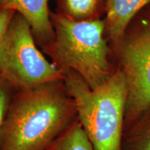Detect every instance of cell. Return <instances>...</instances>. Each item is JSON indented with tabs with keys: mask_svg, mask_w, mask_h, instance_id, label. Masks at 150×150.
<instances>
[{
	"mask_svg": "<svg viewBox=\"0 0 150 150\" xmlns=\"http://www.w3.org/2000/svg\"><path fill=\"white\" fill-rule=\"evenodd\" d=\"M75 115L63 80L18 91L6 117L0 150H47Z\"/></svg>",
	"mask_w": 150,
	"mask_h": 150,
	"instance_id": "1",
	"label": "cell"
},
{
	"mask_svg": "<svg viewBox=\"0 0 150 150\" xmlns=\"http://www.w3.org/2000/svg\"><path fill=\"white\" fill-rule=\"evenodd\" d=\"M63 83L94 150H120L128 94L122 71L116 67L107 80L92 89L77 73L65 70Z\"/></svg>",
	"mask_w": 150,
	"mask_h": 150,
	"instance_id": "2",
	"label": "cell"
},
{
	"mask_svg": "<svg viewBox=\"0 0 150 150\" xmlns=\"http://www.w3.org/2000/svg\"><path fill=\"white\" fill-rule=\"evenodd\" d=\"M53 39L41 47L42 52L63 71L72 70L92 89L115 72L112 52L105 35L104 18L74 21L51 11Z\"/></svg>",
	"mask_w": 150,
	"mask_h": 150,
	"instance_id": "3",
	"label": "cell"
},
{
	"mask_svg": "<svg viewBox=\"0 0 150 150\" xmlns=\"http://www.w3.org/2000/svg\"><path fill=\"white\" fill-rule=\"evenodd\" d=\"M31 26L16 12L0 47V74L15 89L26 91L63 81L64 71L38 47Z\"/></svg>",
	"mask_w": 150,
	"mask_h": 150,
	"instance_id": "4",
	"label": "cell"
},
{
	"mask_svg": "<svg viewBox=\"0 0 150 150\" xmlns=\"http://www.w3.org/2000/svg\"><path fill=\"white\" fill-rule=\"evenodd\" d=\"M112 52L127 83L125 130L150 106V4L134 17Z\"/></svg>",
	"mask_w": 150,
	"mask_h": 150,
	"instance_id": "5",
	"label": "cell"
},
{
	"mask_svg": "<svg viewBox=\"0 0 150 150\" xmlns=\"http://www.w3.org/2000/svg\"><path fill=\"white\" fill-rule=\"evenodd\" d=\"M51 0H0V11L13 10L24 17L31 26L38 47L53 39L54 30L51 20Z\"/></svg>",
	"mask_w": 150,
	"mask_h": 150,
	"instance_id": "6",
	"label": "cell"
},
{
	"mask_svg": "<svg viewBox=\"0 0 150 150\" xmlns=\"http://www.w3.org/2000/svg\"><path fill=\"white\" fill-rule=\"evenodd\" d=\"M149 4L150 0H106L105 35L111 50L120 42L134 17Z\"/></svg>",
	"mask_w": 150,
	"mask_h": 150,
	"instance_id": "7",
	"label": "cell"
},
{
	"mask_svg": "<svg viewBox=\"0 0 150 150\" xmlns=\"http://www.w3.org/2000/svg\"><path fill=\"white\" fill-rule=\"evenodd\" d=\"M55 12L74 21L103 19L106 0H54Z\"/></svg>",
	"mask_w": 150,
	"mask_h": 150,
	"instance_id": "8",
	"label": "cell"
},
{
	"mask_svg": "<svg viewBox=\"0 0 150 150\" xmlns=\"http://www.w3.org/2000/svg\"><path fill=\"white\" fill-rule=\"evenodd\" d=\"M120 150H150V106L124 130Z\"/></svg>",
	"mask_w": 150,
	"mask_h": 150,
	"instance_id": "9",
	"label": "cell"
},
{
	"mask_svg": "<svg viewBox=\"0 0 150 150\" xmlns=\"http://www.w3.org/2000/svg\"><path fill=\"white\" fill-rule=\"evenodd\" d=\"M47 150H94L78 120L73 121Z\"/></svg>",
	"mask_w": 150,
	"mask_h": 150,
	"instance_id": "10",
	"label": "cell"
},
{
	"mask_svg": "<svg viewBox=\"0 0 150 150\" xmlns=\"http://www.w3.org/2000/svg\"><path fill=\"white\" fill-rule=\"evenodd\" d=\"M11 84L0 74V139L8 108L12 102L13 90Z\"/></svg>",
	"mask_w": 150,
	"mask_h": 150,
	"instance_id": "11",
	"label": "cell"
},
{
	"mask_svg": "<svg viewBox=\"0 0 150 150\" xmlns=\"http://www.w3.org/2000/svg\"><path fill=\"white\" fill-rule=\"evenodd\" d=\"M15 13L16 11L13 10L0 11V47L11 19Z\"/></svg>",
	"mask_w": 150,
	"mask_h": 150,
	"instance_id": "12",
	"label": "cell"
}]
</instances>
